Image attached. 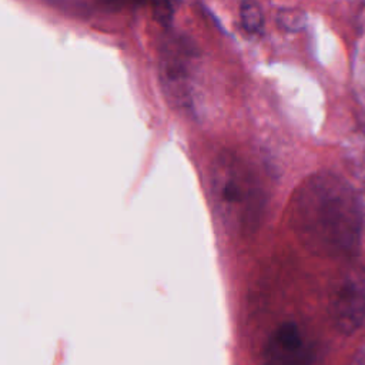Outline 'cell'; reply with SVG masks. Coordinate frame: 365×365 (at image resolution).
Wrapping results in <instances>:
<instances>
[{
	"label": "cell",
	"instance_id": "5b68a950",
	"mask_svg": "<svg viewBox=\"0 0 365 365\" xmlns=\"http://www.w3.org/2000/svg\"><path fill=\"white\" fill-rule=\"evenodd\" d=\"M240 19L242 27L248 33H259L264 26V14L254 0H245L242 1L240 7Z\"/></svg>",
	"mask_w": 365,
	"mask_h": 365
},
{
	"label": "cell",
	"instance_id": "6da1fadb",
	"mask_svg": "<svg viewBox=\"0 0 365 365\" xmlns=\"http://www.w3.org/2000/svg\"><path fill=\"white\" fill-rule=\"evenodd\" d=\"M324 200L319 201V208L314 205L309 211L308 222L315 238H319L325 245H341L349 242L355 232V208L345 195V190L331 187L324 191Z\"/></svg>",
	"mask_w": 365,
	"mask_h": 365
},
{
	"label": "cell",
	"instance_id": "277c9868",
	"mask_svg": "<svg viewBox=\"0 0 365 365\" xmlns=\"http://www.w3.org/2000/svg\"><path fill=\"white\" fill-rule=\"evenodd\" d=\"M274 346L279 352L277 358L282 364L295 361L302 348V336L298 327L294 322H284L275 332Z\"/></svg>",
	"mask_w": 365,
	"mask_h": 365
},
{
	"label": "cell",
	"instance_id": "8992f818",
	"mask_svg": "<svg viewBox=\"0 0 365 365\" xmlns=\"http://www.w3.org/2000/svg\"><path fill=\"white\" fill-rule=\"evenodd\" d=\"M278 23L284 30L297 31L305 24V16L298 9H282L278 13Z\"/></svg>",
	"mask_w": 365,
	"mask_h": 365
},
{
	"label": "cell",
	"instance_id": "7a4b0ae2",
	"mask_svg": "<svg viewBox=\"0 0 365 365\" xmlns=\"http://www.w3.org/2000/svg\"><path fill=\"white\" fill-rule=\"evenodd\" d=\"M331 317L342 334L355 332L365 319V268L342 274L331 297Z\"/></svg>",
	"mask_w": 365,
	"mask_h": 365
},
{
	"label": "cell",
	"instance_id": "52a82bcc",
	"mask_svg": "<svg viewBox=\"0 0 365 365\" xmlns=\"http://www.w3.org/2000/svg\"><path fill=\"white\" fill-rule=\"evenodd\" d=\"M128 1H138V0H128Z\"/></svg>",
	"mask_w": 365,
	"mask_h": 365
},
{
	"label": "cell",
	"instance_id": "3957f363",
	"mask_svg": "<svg viewBox=\"0 0 365 365\" xmlns=\"http://www.w3.org/2000/svg\"><path fill=\"white\" fill-rule=\"evenodd\" d=\"M160 78L168 101L178 108L191 110V93L187 68L178 54L164 51L160 60Z\"/></svg>",
	"mask_w": 365,
	"mask_h": 365
}]
</instances>
